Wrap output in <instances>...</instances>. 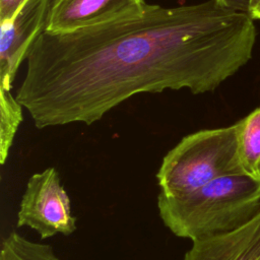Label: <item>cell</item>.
I'll return each mask as SVG.
<instances>
[{
    "instance_id": "3",
    "label": "cell",
    "mask_w": 260,
    "mask_h": 260,
    "mask_svg": "<svg viewBox=\"0 0 260 260\" xmlns=\"http://www.w3.org/2000/svg\"><path fill=\"white\" fill-rule=\"evenodd\" d=\"M244 173L238 153V125L203 129L184 136L164 156L156 173L160 194L176 197L210 181Z\"/></svg>"
},
{
    "instance_id": "2",
    "label": "cell",
    "mask_w": 260,
    "mask_h": 260,
    "mask_svg": "<svg viewBox=\"0 0 260 260\" xmlns=\"http://www.w3.org/2000/svg\"><path fill=\"white\" fill-rule=\"evenodd\" d=\"M164 224L192 242L230 233L260 209V179L245 173L218 177L182 196H157Z\"/></svg>"
},
{
    "instance_id": "11",
    "label": "cell",
    "mask_w": 260,
    "mask_h": 260,
    "mask_svg": "<svg viewBox=\"0 0 260 260\" xmlns=\"http://www.w3.org/2000/svg\"><path fill=\"white\" fill-rule=\"evenodd\" d=\"M26 0H0V25L10 22Z\"/></svg>"
},
{
    "instance_id": "8",
    "label": "cell",
    "mask_w": 260,
    "mask_h": 260,
    "mask_svg": "<svg viewBox=\"0 0 260 260\" xmlns=\"http://www.w3.org/2000/svg\"><path fill=\"white\" fill-rule=\"evenodd\" d=\"M238 153L245 174L260 179V107L237 122Z\"/></svg>"
},
{
    "instance_id": "9",
    "label": "cell",
    "mask_w": 260,
    "mask_h": 260,
    "mask_svg": "<svg viewBox=\"0 0 260 260\" xmlns=\"http://www.w3.org/2000/svg\"><path fill=\"white\" fill-rule=\"evenodd\" d=\"M22 108L11 90L0 87V162L2 165L7 159L15 134L23 120Z\"/></svg>"
},
{
    "instance_id": "4",
    "label": "cell",
    "mask_w": 260,
    "mask_h": 260,
    "mask_svg": "<svg viewBox=\"0 0 260 260\" xmlns=\"http://www.w3.org/2000/svg\"><path fill=\"white\" fill-rule=\"evenodd\" d=\"M17 226H28L45 240L76 231L70 198L55 168L35 173L27 181L17 212Z\"/></svg>"
},
{
    "instance_id": "5",
    "label": "cell",
    "mask_w": 260,
    "mask_h": 260,
    "mask_svg": "<svg viewBox=\"0 0 260 260\" xmlns=\"http://www.w3.org/2000/svg\"><path fill=\"white\" fill-rule=\"evenodd\" d=\"M50 0H26L14 18L0 25V87L11 90L17 70L45 29Z\"/></svg>"
},
{
    "instance_id": "7",
    "label": "cell",
    "mask_w": 260,
    "mask_h": 260,
    "mask_svg": "<svg viewBox=\"0 0 260 260\" xmlns=\"http://www.w3.org/2000/svg\"><path fill=\"white\" fill-rule=\"evenodd\" d=\"M183 260H260V209L230 233L192 242Z\"/></svg>"
},
{
    "instance_id": "10",
    "label": "cell",
    "mask_w": 260,
    "mask_h": 260,
    "mask_svg": "<svg viewBox=\"0 0 260 260\" xmlns=\"http://www.w3.org/2000/svg\"><path fill=\"white\" fill-rule=\"evenodd\" d=\"M0 260H60L51 245L27 240L16 232L3 238Z\"/></svg>"
},
{
    "instance_id": "12",
    "label": "cell",
    "mask_w": 260,
    "mask_h": 260,
    "mask_svg": "<svg viewBox=\"0 0 260 260\" xmlns=\"http://www.w3.org/2000/svg\"><path fill=\"white\" fill-rule=\"evenodd\" d=\"M220 5L237 11L247 12L250 0H216Z\"/></svg>"
},
{
    "instance_id": "6",
    "label": "cell",
    "mask_w": 260,
    "mask_h": 260,
    "mask_svg": "<svg viewBox=\"0 0 260 260\" xmlns=\"http://www.w3.org/2000/svg\"><path fill=\"white\" fill-rule=\"evenodd\" d=\"M146 4L144 0H50L44 30L61 34L104 24L140 14Z\"/></svg>"
},
{
    "instance_id": "13",
    "label": "cell",
    "mask_w": 260,
    "mask_h": 260,
    "mask_svg": "<svg viewBox=\"0 0 260 260\" xmlns=\"http://www.w3.org/2000/svg\"><path fill=\"white\" fill-rule=\"evenodd\" d=\"M248 14L253 19H260V0H250Z\"/></svg>"
},
{
    "instance_id": "1",
    "label": "cell",
    "mask_w": 260,
    "mask_h": 260,
    "mask_svg": "<svg viewBox=\"0 0 260 260\" xmlns=\"http://www.w3.org/2000/svg\"><path fill=\"white\" fill-rule=\"evenodd\" d=\"M216 0L165 7L69 32L43 30L16 100L38 129L91 125L131 96L213 91L252 57L256 27Z\"/></svg>"
}]
</instances>
